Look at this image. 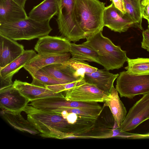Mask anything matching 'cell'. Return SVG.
I'll return each mask as SVG.
<instances>
[{
    "label": "cell",
    "mask_w": 149,
    "mask_h": 149,
    "mask_svg": "<svg viewBox=\"0 0 149 149\" xmlns=\"http://www.w3.org/2000/svg\"><path fill=\"white\" fill-rule=\"evenodd\" d=\"M24 111L41 137L59 139L72 138L71 128L61 115L38 110L28 105Z\"/></svg>",
    "instance_id": "cell-1"
},
{
    "label": "cell",
    "mask_w": 149,
    "mask_h": 149,
    "mask_svg": "<svg viewBox=\"0 0 149 149\" xmlns=\"http://www.w3.org/2000/svg\"><path fill=\"white\" fill-rule=\"evenodd\" d=\"M102 31L86 38V41L83 43L97 53L99 64L105 69L108 70L118 69L123 67L127 61L126 52L104 36Z\"/></svg>",
    "instance_id": "cell-2"
},
{
    "label": "cell",
    "mask_w": 149,
    "mask_h": 149,
    "mask_svg": "<svg viewBox=\"0 0 149 149\" xmlns=\"http://www.w3.org/2000/svg\"><path fill=\"white\" fill-rule=\"evenodd\" d=\"M105 7V3L99 0H75L76 20L86 38L102 31Z\"/></svg>",
    "instance_id": "cell-3"
},
{
    "label": "cell",
    "mask_w": 149,
    "mask_h": 149,
    "mask_svg": "<svg viewBox=\"0 0 149 149\" xmlns=\"http://www.w3.org/2000/svg\"><path fill=\"white\" fill-rule=\"evenodd\" d=\"M49 22H39L28 17L12 23L0 22V34L15 41L39 38L52 30Z\"/></svg>",
    "instance_id": "cell-4"
},
{
    "label": "cell",
    "mask_w": 149,
    "mask_h": 149,
    "mask_svg": "<svg viewBox=\"0 0 149 149\" xmlns=\"http://www.w3.org/2000/svg\"><path fill=\"white\" fill-rule=\"evenodd\" d=\"M75 0H59V10L56 21L59 32L70 42L86 38L85 33L77 24L74 7Z\"/></svg>",
    "instance_id": "cell-5"
},
{
    "label": "cell",
    "mask_w": 149,
    "mask_h": 149,
    "mask_svg": "<svg viewBox=\"0 0 149 149\" xmlns=\"http://www.w3.org/2000/svg\"><path fill=\"white\" fill-rule=\"evenodd\" d=\"M117 79L116 88L121 97L132 99L149 93V75H132L123 71Z\"/></svg>",
    "instance_id": "cell-6"
},
{
    "label": "cell",
    "mask_w": 149,
    "mask_h": 149,
    "mask_svg": "<svg viewBox=\"0 0 149 149\" xmlns=\"http://www.w3.org/2000/svg\"><path fill=\"white\" fill-rule=\"evenodd\" d=\"M64 92L66 99L84 102H104L109 95L83 79L77 85Z\"/></svg>",
    "instance_id": "cell-7"
},
{
    "label": "cell",
    "mask_w": 149,
    "mask_h": 149,
    "mask_svg": "<svg viewBox=\"0 0 149 149\" xmlns=\"http://www.w3.org/2000/svg\"><path fill=\"white\" fill-rule=\"evenodd\" d=\"M149 119V93L143 95L126 115L119 128L124 132L134 129L139 125Z\"/></svg>",
    "instance_id": "cell-8"
},
{
    "label": "cell",
    "mask_w": 149,
    "mask_h": 149,
    "mask_svg": "<svg viewBox=\"0 0 149 149\" xmlns=\"http://www.w3.org/2000/svg\"><path fill=\"white\" fill-rule=\"evenodd\" d=\"M39 109L45 111L54 112L63 107L77 108L85 109H102L97 102H84L69 100L65 97H52L39 100Z\"/></svg>",
    "instance_id": "cell-9"
},
{
    "label": "cell",
    "mask_w": 149,
    "mask_h": 149,
    "mask_svg": "<svg viewBox=\"0 0 149 149\" xmlns=\"http://www.w3.org/2000/svg\"><path fill=\"white\" fill-rule=\"evenodd\" d=\"M103 22L104 26L119 33L125 32L131 27L136 28L134 22L116 8L112 3L104 8Z\"/></svg>",
    "instance_id": "cell-10"
},
{
    "label": "cell",
    "mask_w": 149,
    "mask_h": 149,
    "mask_svg": "<svg viewBox=\"0 0 149 149\" xmlns=\"http://www.w3.org/2000/svg\"><path fill=\"white\" fill-rule=\"evenodd\" d=\"M29 102L13 85L0 90V107L2 110L21 112Z\"/></svg>",
    "instance_id": "cell-11"
},
{
    "label": "cell",
    "mask_w": 149,
    "mask_h": 149,
    "mask_svg": "<svg viewBox=\"0 0 149 149\" xmlns=\"http://www.w3.org/2000/svg\"><path fill=\"white\" fill-rule=\"evenodd\" d=\"M71 43L64 37L48 35L39 38L34 49L38 54L69 53Z\"/></svg>",
    "instance_id": "cell-12"
},
{
    "label": "cell",
    "mask_w": 149,
    "mask_h": 149,
    "mask_svg": "<svg viewBox=\"0 0 149 149\" xmlns=\"http://www.w3.org/2000/svg\"><path fill=\"white\" fill-rule=\"evenodd\" d=\"M70 53L38 54L23 68L31 75L47 65L65 63L70 58Z\"/></svg>",
    "instance_id": "cell-13"
},
{
    "label": "cell",
    "mask_w": 149,
    "mask_h": 149,
    "mask_svg": "<svg viewBox=\"0 0 149 149\" xmlns=\"http://www.w3.org/2000/svg\"><path fill=\"white\" fill-rule=\"evenodd\" d=\"M13 86L30 102L50 97H65L63 92L56 93L47 88L38 86L19 80L16 79Z\"/></svg>",
    "instance_id": "cell-14"
},
{
    "label": "cell",
    "mask_w": 149,
    "mask_h": 149,
    "mask_svg": "<svg viewBox=\"0 0 149 149\" xmlns=\"http://www.w3.org/2000/svg\"><path fill=\"white\" fill-rule=\"evenodd\" d=\"M24 51L23 45L0 34V69L18 58Z\"/></svg>",
    "instance_id": "cell-15"
},
{
    "label": "cell",
    "mask_w": 149,
    "mask_h": 149,
    "mask_svg": "<svg viewBox=\"0 0 149 149\" xmlns=\"http://www.w3.org/2000/svg\"><path fill=\"white\" fill-rule=\"evenodd\" d=\"M108 71L97 69L94 72L85 74L83 79L85 82L95 86L109 95L113 86L114 82L119 74H113Z\"/></svg>",
    "instance_id": "cell-16"
},
{
    "label": "cell",
    "mask_w": 149,
    "mask_h": 149,
    "mask_svg": "<svg viewBox=\"0 0 149 149\" xmlns=\"http://www.w3.org/2000/svg\"><path fill=\"white\" fill-rule=\"evenodd\" d=\"M24 8L13 0H0V22L12 23L28 18Z\"/></svg>",
    "instance_id": "cell-17"
},
{
    "label": "cell",
    "mask_w": 149,
    "mask_h": 149,
    "mask_svg": "<svg viewBox=\"0 0 149 149\" xmlns=\"http://www.w3.org/2000/svg\"><path fill=\"white\" fill-rule=\"evenodd\" d=\"M59 10V0H44L33 8L28 16L36 21L43 22L57 15Z\"/></svg>",
    "instance_id": "cell-18"
},
{
    "label": "cell",
    "mask_w": 149,
    "mask_h": 149,
    "mask_svg": "<svg viewBox=\"0 0 149 149\" xmlns=\"http://www.w3.org/2000/svg\"><path fill=\"white\" fill-rule=\"evenodd\" d=\"M37 54L33 50H24L23 54L18 58L4 68L0 69V77L13 83L12 79L13 75Z\"/></svg>",
    "instance_id": "cell-19"
},
{
    "label": "cell",
    "mask_w": 149,
    "mask_h": 149,
    "mask_svg": "<svg viewBox=\"0 0 149 149\" xmlns=\"http://www.w3.org/2000/svg\"><path fill=\"white\" fill-rule=\"evenodd\" d=\"M104 103L103 107H108L109 108L115 121L119 127L125 118L127 111L119 98L117 91L114 86L107 99Z\"/></svg>",
    "instance_id": "cell-20"
},
{
    "label": "cell",
    "mask_w": 149,
    "mask_h": 149,
    "mask_svg": "<svg viewBox=\"0 0 149 149\" xmlns=\"http://www.w3.org/2000/svg\"><path fill=\"white\" fill-rule=\"evenodd\" d=\"M40 70L56 80L66 83L72 82L83 79L76 77L65 63L50 65Z\"/></svg>",
    "instance_id": "cell-21"
},
{
    "label": "cell",
    "mask_w": 149,
    "mask_h": 149,
    "mask_svg": "<svg viewBox=\"0 0 149 149\" xmlns=\"http://www.w3.org/2000/svg\"><path fill=\"white\" fill-rule=\"evenodd\" d=\"M21 113L5 109H3L1 112L3 118L15 129L33 135L39 134V132L27 119L24 118Z\"/></svg>",
    "instance_id": "cell-22"
},
{
    "label": "cell",
    "mask_w": 149,
    "mask_h": 149,
    "mask_svg": "<svg viewBox=\"0 0 149 149\" xmlns=\"http://www.w3.org/2000/svg\"><path fill=\"white\" fill-rule=\"evenodd\" d=\"M69 53L73 58L84 61L93 62L99 64L97 53L83 43L77 45L71 43Z\"/></svg>",
    "instance_id": "cell-23"
},
{
    "label": "cell",
    "mask_w": 149,
    "mask_h": 149,
    "mask_svg": "<svg viewBox=\"0 0 149 149\" xmlns=\"http://www.w3.org/2000/svg\"><path fill=\"white\" fill-rule=\"evenodd\" d=\"M141 0H123L127 17L134 23L136 28L143 30L142 26Z\"/></svg>",
    "instance_id": "cell-24"
},
{
    "label": "cell",
    "mask_w": 149,
    "mask_h": 149,
    "mask_svg": "<svg viewBox=\"0 0 149 149\" xmlns=\"http://www.w3.org/2000/svg\"><path fill=\"white\" fill-rule=\"evenodd\" d=\"M127 65L125 68L127 72L132 75H149V58H127Z\"/></svg>",
    "instance_id": "cell-25"
},
{
    "label": "cell",
    "mask_w": 149,
    "mask_h": 149,
    "mask_svg": "<svg viewBox=\"0 0 149 149\" xmlns=\"http://www.w3.org/2000/svg\"><path fill=\"white\" fill-rule=\"evenodd\" d=\"M77 77L83 79L86 73H90L97 70V68L90 65L84 61L73 58L64 63Z\"/></svg>",
    "instance_id": "cell-26"
},
{
    "label": "cell",
    "mask_w": 149,
    "mask_h": 149,
    "mask_svg": "<svg viewBox=\"0 0 149 149\" xmlns=\"http://www.w3.org/2000/svg\"><path fill=\"white\" fill-rule=\"evenodd\" d=\"M31 75L32 78L31 84L41 87L46 88L48 86L68 83L56 80L44 73L40 70Z\"/></svg>",
    "instance_id": "cell-27"
},
{
    "label": "cell",
    "mask_w": 149,
    "mask_h": 149,
    "mask_svg": "<svg viewBox=\"0 0 149 149\" xmlns=\"http://www.w3.org/2000/svg\"><path fill=\"white\" fill-rule=\"evenodd\" d=\"M80 81L79 80L68 83L48 86L46 88L56 93L64 92L77 85Z\"/></svg>",
    "instance_id": "cell-28"
},
{
    "label": "cell",
    "mask_w": 149,
    "mask_h": 149,
    "mask_svg": "<svg viewBox=\"0 0 149 149\" xmlns=\"http://www.w3.org/2000/svg\"><path fill=\"white\" fill-rule=\"evenodd\" d=\"M142 34L143 39L141 47L149 52V29L143 31Z\"/></svg>",
    "instance_id": "cell-29"
},
{
    "label": "cell",
    "mask_w": 149,
    "mask_h": 149,
    "mask_svg": "<svg viewBox=\"0 0 149 149\" xmlns=\"http://www.w3.org/2000/svg\"><path fill=\"white\" fill-rule=\"evenodd\" d=\"M115 7L123 14L126 13V10L123 0H111Z\"/></svg>",
    "instance_id": "cell-30"
},
{
    "label": "cell",
    "mask_w": 149,
    "mask_h": 149,
    "mask_svg": "<svg viewBox=\"0 0 149 149\" xmlns=\"http://www.w3.org/2000/svg\"><path fill=\"white\" fill-rule=\"evenodd\" d=\"M141 7L142 18L149 21V4L141 5Z\"/></svg>",
    "instance_id": "cell-31"
},
{
    "label": "cell",
    "mask_w": 149,
    "mask_h": 149,
    "mask_svg": "<svg viewBox=\"0 0 149 149\" xmlns=\"http://www.w3.org/2000/svg\"><path fill=\"white\" fill-rule=\"evenodd\" d=\"M20 6L24 8L25 4L27 0H13Z\"/></svg>",
    "instance_id": "cell-32"
},
{
    "label": "cell",
    "mask_w": 149,
    "mask_h": 149,
    "mask_svg": "<svg viewBox=\"0 0 149 149\" xmlns=\"http://www.w3.org/2000/svg\"><path fill=\"white\" fill-rule=\"evenodd\" d=\"M147 4H149V0H142L141 1V5H145Z\"/></svg>",
    "instance_id": "cell-33"
},
{
    "label": "cell",
    "mask_w": 149,
    "mask_h": 149,
    "mask_svg": "<svg viewBox=\"0 0 149 149\" xmlns=\"http://www.w3.org/2000/svg\"><path fill=\"white\" fill-rule=\"evenodd\" d=\"M143 136L144 138H149V133L147 134H143Z\"/></svg>",
    "instance_id": "cell-34"
},
{
    "label": "cell",
    "mask_w": 149,
    "mask_h": 149,
    "mask_svg": "<svg viewBox=\"0 0 149 149\" xmlns=\"http://www.w3.org/2000/svg\"><path fill=\"white\" fill-rule=\"evenodd\" d=\"M148 22V29H149V21H147Z\"/></svg>",
    "instance_id": "cell-35"
}]
</instances>
